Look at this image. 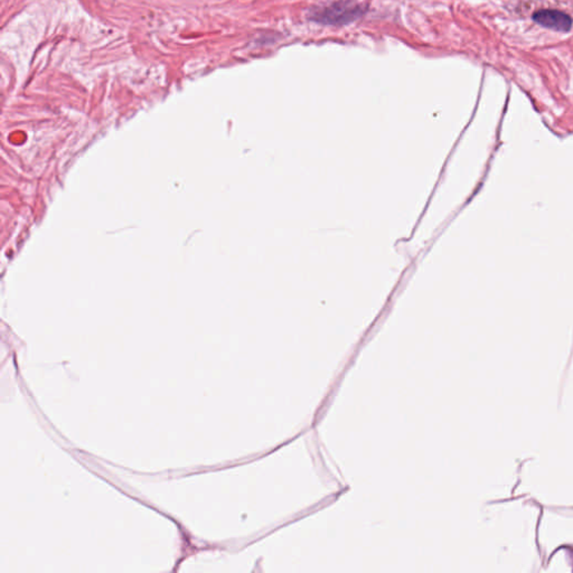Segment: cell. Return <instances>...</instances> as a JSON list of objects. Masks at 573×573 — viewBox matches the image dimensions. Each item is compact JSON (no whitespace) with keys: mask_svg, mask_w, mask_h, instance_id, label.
Returning a JSON list of instances; mask_svg holds the SVG:
<instances>
[{"mask_svg":"<svg viewBox=\"0 0 573 573\" xmlns=\"http://www.w3.org/2000/svg\"><path fill=\"white\" fill-rule=\"evenodd\" d=\"M533 21L540 26L555 32L567 33L572 27V18L568 13L557 9H542L533 13Z\"/></svg>","mask_w":573,"mask_h":573,"instance_id":"cell-1","label":"cell"},{"mask_svg":"<svg viewBox=\"0 0 573 573\" xmlns=\"http://www.w3.org/2000/svg\"><path fill=\"white\" fill-rule=\"evenodd\" d=\"M357 13H361V11L355 6L337 4L330 8H326V11H323L317 17H319V21H323V22L335 24V23L347 22V19H353Z\"/></svg>","mask_w":573,"mask_h":573,"instance_id":"cell-2","label":"cell"}]
</instances>
